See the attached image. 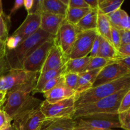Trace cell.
<instances>
[{"mask_svg": "<svg viewBox=\"0 0 130 130\" xmlns=\"http://www.w3.org/2000/svg\"><path fill=\"white\" fill-rule=\"evenodd\" d=\"M55 36L39 29L16 48L6 50V58L10 69H22L25 60L41 44Z\"/></svg>", "mask_w": 130, "mask_h": 130, "instance_id": "6da1fadb", "label": "cell"}, {"mask_svg": "<svg viewBox=\"0 0 130 130\" xmlns=\"http://www.w3.org/2000/svg\"><path fill=\"white\" fill-rule=\"evenodd\" d=\"M130 87V74L109 83L92 87L75 95V109L82 105L95 102L118 91Z\"/></svg>", "mask_w": 130, "mask_h": 130, "instance_id": "7a4b0ae2", "label": "cell"}, {"mask_svg": "<svg viewBox=\"0 0 130 130\" xmlns=\"http://www.w3.org/2000/svg\"><path fill=\"white\" fill-rule=\"evenodd\" d=\"M39 73L27 72L23 69H11L0 76V91L7 94L17 90L32 92Z\"/></svg>", "mask_w": 130, "mask_h": 130, "instance_id": "3957f363", "label": "cell"}, {"mask_svg": "<svg viewBox=\"0 0 130 130\" xmlns=\"http://www.w3.org/2000/svg\"><path fill=\"white\" fill-rule=\"evenodd\" d=\"M43 100L34 97L32 92L17 90L6 94L1 109L13 119L28 110L39 109Z\"/></svg>", "mask_w": 130, "mask_h": 130, "instance_id": "277c9868", "label": "cell"}, {"mask_svg": "<svg viewBox=\"0 0 130 130\" xmlns=\"http://www.w3.org/2000/svg\"><path fill=\"white\" fill-rule=\"evenodd\" d=\"M129 90L130 87L126 88L95 102L79 107L75 109L72 118L93 114H118L121 100Z\"/></svg>", "mask_w": 130, "mask_h": 130, "instance_id": "5b68a950", "label": "cell"}, {"mask_svg": "<svg viewBox=\"0 0 130 130\" xmlns=\"http://www.w3.org/2000/svg\"><path fill=\"white\" fill-rule=\"evenodd\" d=\"M74 130H98L121 128L118 114H93L73 119Z\"/></svg>", "mask_w": 130, "mask_h": 130, "instance_id": "8992f818", "label": "cell"}, {"mask_svg": "<svg viewBox=\"0 0 130 130\" xmlns=\"http://www.w3.org/2000/svg\"><path fill=\"white\" fill-rule=\"evenodd\" d=\"M40 27L39 14H27L22 24L6 41V50L16 48L19 44L36 32Z\"/></svg>", "mask_w": 130, "mask_h": 130, "instance_id": "52a82bcc", "label": "cell"}, {"mask_svg": "<svg viewBox=\"0 0 130 130\" xmlns=\"http://www.w3.org/2000/svg\"><path fill=\"white\" fill-rule=\"evenodd\" d=\"M39 109L46 118H72L75 110L74 96L53 104H50L46 100H43Z\"/></svg>", "mask_w": 130, "mask_h": 130, "instance_id": "ba28073f", "label": "cell"}, {"mask_svg": "<svg viewBox=\"0 0 130 130\" xmlns=\"http://www.w3.org/2000/svg\"><path fill=\"white\" fill-rule=\"evenodd\" d=\"M55 38L46 41L38 47L25 60L23 63V69L27 72H37L39 74L48 52L55 43Z\"/></svg>", "mask_w": 130, "mask_h": 130, "instance_id": "9c48e42d", "label": "cell"}, {"mask_svg": "<svg viewBox=\"0 0 130 130\" xmlns=\"http://www.w3.org/2000/svg\"><path fill=\"white\" fill-rule=\"evenodd\" d=\"M45 118L40 109H33L17 115L11 124L15 130H39Z\"/></svg>", "mask_w": 130, "mask_h": 130, "instance_id": "30bf717a", "label": "cell"}, {"mask_svg": "<svg viewBox=\"0 0 130 130\" xmlns=\"http://www.w3.org/2000/svg\"><path fill=\"white\" fill-rule=\"evenodd\" d=\"M78 33L74 25L67 22L65 19L55 36L56 44L60 47L67 61Z\"/></svg>", "mask_w": 130, "mask_h": 130, "instance_id": "8fae6325", "label": "cell"}, {"mask_svg": "<svg viewBox=\"0 0 130 130\" xmlns=\"http://www.w3.org/2000/svg\"><path fill=\"white\" fill-rule=\"evenodd\" d=\"M98 33L96 30L79 32L69 55L68 60L88 56L93 43Z\"/></svg>", "mask_w": 130, "mask_h": 130, "instance_id": "7c38bea8", "label": "cell"}, {"mask_svg": "<svg viewBox=\"0 0 130 130\" xmlns=\"http://www.w3.org/2000/svg\"><path fill=\"white\" fill-rule=\"evenodd\" d=\"M129 74L130 69L123 65L118 63H109L100 70L92 87L112 82Z\"/></svg>", "mask_w": 130, "mask_h": 130, "instance_id": "4fadbf2b", "label": "cell"}, {"mask_svg": "<svg viewBox=\"0 0 130 130\" xmlns=\"http://www.w3.org/2000/svg\"><path fill=\"white\" fill-rule=\"evenodd\" d=\"M66 62L67 60L65 58L62 50L60 47L56 44L55 40V43L50 50L45 62L39 74L43 73L49 70L60 68L62 67L66 63Z\"/></svg>", "mask_w": 130, "mask_h": 130, "instance_id": "5bb4252c", "label": "cell"}, {"mask_svg": "<svg viewBox=\"0 0 130 130\" xmlns=\"http://www.w3.org/2000/svg\"><path fill=\"white\" fill-rule=\"evenodd\" d=\"M76 91L67 87L64 81L46 92L43 93L46 101L50 104L74 96Z\"/></svg>", "mask_w": 130, "mask_h": 130, "instance_id": "9a60e30c", "label": "cell"}, {"mask_svg": "<svg viewBox=\"0 0 130 130\" xmlns=\"http://www.w3.org/2000/svg\"><path fill=\"white\" fill-rule=\"evenodd\" d=\"M65 19L66 18L63 17L41 13L40 14L39 29L53 36H55Z\"/></svg>", "mask_w": 130, "mask_h": 130, "instance_id": "2e32d148", "label": "cell"}, {"mask_svg": "<svg viewBox=\"0 0 130 130\" xmlns=\"http://www.w3.org/2000/svg\"><path fill=\"white\" fill-rule=\"evenodd\" d=\"M74 122L71 118H45L39 130H74Z\"/></svg>", "mask_w": 130, "mask_h": 130, "instance_id": "e0dca14e", "label": "cell"}, {"mask_svg": "<svg viewBox=\"0 0 130 130\" xmlns=\"http://www.w3.org/2000/svg\"><path fill=\"white\" fill-rule=\"evenodd\" d=\"M40 14L41 13L58 15L66 18L68 6L60 0H40Z\"/></svg>", "mask_w": 130, "mask_h": 130, "instance_id": "ac0fdd59", "label": "cell"}, {"mask_svg": "<svg viewBox=\"0 0 130 130\" xmlns=\"http://www.w3.org/2000/svg\"><path fill=\"white\" fill-rule=\"evenodd\" d=\"M66 63H65L62 67H60V68L49 70V71L43 72V73L39 74L36 85L33 91V94L34 95V94L38 93H42V90H43L44 85L47 82L55 77L64 75L66 73Z\"/></svg>", "mask_w": 130, "mask_h": 130, "instance_id": "d6986e66", "label": "cell"}, {"mask_svg": "<svg viewBox=\"0 0 130 130\" xmlns=\"http://www.w3.org/2000/svg\"><path fill=\"white\" fill-rule=\"evenodd\" d=\"M100 69H101L86 71L79 74L78 82L75 89L76 94L80 93L91 88Z\"/></svg>", "mask_w": 130, "mask_h": 130, "instance_id": "ffe728a7", "label": "cell"}, {"mask_svg": "<svg viewBox=\"0 0 130 130\" xmlns=\"http://www.w3.org/2000/svg\"><path fill=\"white\" fill-rule=\"evenodd\" d=\"M98 13L99 10L91 9V10L76 25H74L77 31L80 32L96 30Z\"/></svg>", "mask_w": 130, "mask_h": 130, "instance_id": "44dd1931", "label": "cell"}, {"mask_svg": "<svg viewBox=\"0 0 130 130\" xmlns=\"http://www.w3.org/2000/svg\"><path fill=\"white\" fill-rule=\"evenodd\" d=\"M111 24L109 17L99 11L96 30L98 34L111 43Z\"/></svg>", "mask_w": 130, "mask_h": 130, "instance_id": "7402d4cb", "label": "cell"}, {"mask_svg": "<svg viewBox=\"0 0 130 130\" xmlns=\"http://www.w3.org/2000/svg\"><path fill=\"white\" fill-rule=\"evenodd\" d=\"M90 58H91L89 56H87L83 58L69 59L66 63V73L71 72L78 74L83 73L85 72Z\"/></svg>", "mask_w": 130, "mask_h": 130, "instance_id": "603a6c76", "label": "cell"}, {"mask_svg": "<svg viewBox=\"0 0 130 130\" xmlns=\"http://www.w3.org/2000/svg\"><path fill=\"white\" fill-rule=\"evenodd\" d=\"M119 55V54L112 44L100 36V46L96 57L107 60H113Z\"/></svg>", "mask_w": 130, "mask_h": 130, "instance_id": "cb8c5ba5", "label": "cell"}, {"mask_svg": "<svg viewBox=\"0 0 130 130\" xmlns=\"http://www.w3.org/2000/svg\"><path fill=\"white\" fill-rule=\"evenodd\" d=\"M90 8H68L66 17V20L69 24L76 25L89 11Z\"/></svg>", "mask_w": 130, "mask_h": 130, "instance_id": "d4e9b609", "label": "cell"}, {"mask_svg": "<svg viewBox=\"0 0 130 130\" xmlns=\"http://www.w3.org/2000/svg\"><path fill=\"white\" fill-rule=\"evenodd\" d=\"M124 0H99V11L108 15L120 9Z\"/></svg>", "mask_w": 130, "mask_h": 130, "instance_id": "484cf974", "label": "cell"}, {"mask_svg": "<svg viewBox=\"0 0 130 130\" xmlns=\"http://www.w3.org/2000/svg\"><path fill=\"white\" fill-rule=\"evenodd\" d=\"M110 60L105 59V58L99 57L91 58L85 72L93 71V70L95 69H100L103 68L104 67L106 66L107 65L109 64Z\"/></svg>", "mask_w": 130, "mask_h": 130, "instance_id": "4316f807", "label": "cell"}, {"mask_svg": "<svg viewBox=\"0 0 130 130\" xmlns=\"http://www.w3.org/2000/svg\"><path fill=\"white\" fill-rule=\"evenodd\" d=\"M79 77V74L76 73L68 72L63 75L64 83L66 86L74 91L77 86V82H78Z\"/></svg>", "mask_w": 130, "mask_h": 130, "instance_id": "83f0119b", "label": "cell"}, {"mask_svg": "<svg viewBox=\"0 0 130 130\" xmlns=\"http://www.w3.org/2000/svg\"><path fill=\"white\" fill-rule=\"evenodd\" d=\"M8 23L10 24V20L4 18L0 14V39L3 41L6 42L8 38L9 29L8 27Z\"/></svg>", "mask_w": 130, "mask_h": 130, "instance_id": "f1b7e54d", "label": "cell"}, {"mask_svg": "<svg viewBox=\"0 0 130 130\" xmlns=\"http://www.w3.org/2000/svg\"><path fill=\"white\" fill-rule=\"evenodd\" d=\"M118 120L121 128L124 130H130V110L118 114Z\"/></svg>", "mask_w": 130, "mask_h": 130, "instance_id": "f546056e", "label": "cell"}, {"mask_svg": "<svg viewBox=\"0 0 130 130\" xmlns=\"http://www.w3.org/2000/svg\"><path fill=\"white\" fill-rule=\"evenodd\" d=\"M123 11V10L120 8L119 10H116V11H114V12H112L107 15L109 17L112 27L119 29V23H120Z\"/></svg>", "mask_w": 130, "mask_h": 130, "instance_id": "4dcf8cb0", "label": "cell"}, {"mask_svg": "<svg viewBox=\"0 0 130 130\" xmlns=\"http://www.w3.org/2000/svg\"><path fill=\"white\" fill-rule=\"evenodd\" d=\"M130 110V90L122 98L118 110V114Z\"/></svg>", "mask_w": 130, "mask_h": 130, "instance_id": "1f68e13d", "label": "cell"}, {"mask_svg": "<svg viewBox=\"0 0 130 130\" xmlns=\"http://www.w3.org/2000/svg\"><path fill=\"white\" fill-rule=\"evenodd\" d=\"M64 81V78H63V75L62 76H58V77H56L55 78L52 79L50 81H49L48 82H47L44 85V87H43V90H42V93L46 92V91H49L51 89H52L53 88H54L55 86H56L57 85H58V84L60 83L61 82Z\"/></svg>", "mask_w": 130, "mask_h": 130, "instance_id": "d6a6232c", "label": "cell"}, {"mask_svg": "<svg viewBox=\"0 0 130 130\" xmlns=\"http://www.w3.org/2000/svg\"><path fill=\"white\" fill-rule=\"evenodd\" d=\"M111 43L116 49H118L121 46L120 34L119 29L111 27Z\"/></svg>", "mask_w": 130, "mask_h": 130, "instance_id": "836d02e7", "label": "cell"}, {"mask_svg": "<svg viewBox=\"0 0 130 130\" xmlns=\"http://www.w3.org/2000/svg\"><path fill=\"white\" fill-rule=\"evenodd\" d=\"M119 30H129L130 31V19L128 14L124 10L123 11L121 19L119 23Z\"/></svg>", "mask_w": 130, "mask_h": 130, "instance_id": "e575fe53", "label": "cell"}, {"mask_svg": "<svg viewBox=\"0 0 130 130\" xmlns=\"http://www.w3.org/2000/svg\"><path fill=\"white\" fill-rule=\"evenodd\" d=\"M12 119L5 112L0 109V129L11 124Z\"/></svg>", "mask_w": 130, "mask_h": 130, "instance_id": "d590c367", "label": "cell"}, {"mask_svg": "<svg viewBox=\"0 0 130 130\" xmlns=\"http://www.w3.org/2000/svg\"><path fill=\"white\" fill-rule=\"evenodd\" d=\"M89 8L85 0H69L68 8Z\"/></svg>", "mask_w": 130, "mask_h": 130, "instance_id": "8d00e7d4", "label": "cell"}, {"mask_svg": "<svg viewBox=\"0 0 130 130\" xmlns=\"http://www.w3.org/2000/svg\"><path fill=\"white\" fill-rule=\"evenodd\" d=\"M99 46H100V36L98 34L96 38H95L93 43L91 51H90V53L89 54L90 55L89 57L90 58H94V57H96L98 51H99Z\"/></svg>", "mask_w": 130, "mask_h": 130, "instance_id": "74e56055", "label": "cell"}, {"mask_svg": "<svg viewBox=\"0 0 130 130\" xmlns=\"http://www.w3.org/2000/svg\"><path fill=\"white\" fill-rule=\"evenodd\" d=\"M121 44H130V31L129 30H119Z\"/></svg>", "mask_w": 130, "mask_h": 130, "instance_id": "f35d334b", "label": "cell"}, {"mask_svg": "<svg viewBox=\"0 0 130 130\" xmlns=\"http://www.w3.org/2000/svg\"><path fill=\"white\" fill-rule=\"evenodd\" d=\"M11 69L6 58L4 57V58H0V76L6 74Z\"/></svg>", "mask_w": 130, "mask_h": 130, "instance_id": "ab89813d", "label": "cell"}, {"mask_svg": "<svg viewBox=\"0 0 130 130\" xmlns=\"http://www.w3.org/2000/svg\"><path fill=\"white\" fill-rule=\"evenodd\" d=\"M23 6H24V1H22V0H16L14 3L13 5V7L10 10V14L8 15L9 19H10L11 15H13L17 10H19Z\"/></svg>", "mask_w": 130, "mask_h": 130, "instance_id": "60d3db41", "label": "cell"}, {"mask_svg": "<svg viewBox=\"0 0 130 130\" xmlns=\"http://www.w3.org/2000/svg\"><path fill=\"white\" fill-rule=\"evenodd\" d=\"M119 55L124 56H130V44H121L119 48L117 49Z\"/></svg>", "mask_w": 130, "mask_h": 130, "instance_id": "b9f144b4", "label": "cell"}, {"mask_svg": "<svg viewBox=\"0 0 130 130\" xmlns=\"http://www.w3.org/2000/svg\"><path fill=\"white\" fill-rule=\"evenodd\" d=\"M90 9L99 10V0H85Z\"/></svg>", "mask_w": 130, "mask_h": 130, "instance_id": "7bdbcfd3", "label": "cell"}, {"mask_svg": "<svg viewBox=\"0 0 130 130\" xmlns=\"http://www.w3.org/2000/svg\"><path fill=\"white\" fill-rule=\"evenodd\" d=\"M6 52V42L3 41L0 39V58L5 57Z\"/></svg>", "mask_w": 130, "mask_h": 130, "instance_id": "ee69618b", "label": "cell"}, {"mask_svg": "<svg viewBox=\"0 0 130 130\" xmlns=\"http://www.w3.org/2000/svg\"><path fill=\"white\" fill-rule=\"evenodd\" d=\"M33 5H34V0H24V6L27 11L28 13L32 8Z\"/></svg>", "mask_w": 130, "mask_h": 130, "instance_id": "f6af8a7d", "label": "cell"}, {"mask_svg": "<svg viewBox=\"0 0 130 130\" xmlns=\"http://www.w3.org/2000/svg\"><path fill=\"white\" fill-rule=\"evenodd\" d=\"M0 14H1V15H2L3 17L4 18H5V19H6L7 20H10V19H9L8 17V15H6V14L5 13V12H4L3 11V4H2V1L0 0Z\"/></svg>", "mask_w": 130, "mask_h": 130, "instance_id": "bcb514c9", "label": "cell"}, {"mask_svg": "<svg viewBox=\"0 0 130 130\" xmlns=\"http://www.w3.org/2000/svg\"><path fill=\"white\" fill-rule=\"evenodd\" d=\"M0 130H15V128H14V127L13 126L12 124H10V125H8L7 126H5L4 127V128H1V129H0Z\"/></svg>", "mask_w": 130, "mask_h": 130, "instance_id": "7dc6e473", "label": "cell"}, {"mask_svg": "<svg viewBox=\"0 0 130 130\" xmlns=\"http://www.w3.org/2000/svg\"><path fill=\"white\" fill-rule=\"evenodd\" d=\"M5 96H6V94L4 93L1 92V91H0V103L3 102L4 100V99H5Z\"/></svg>", "mask_w": 130, "mask_h": 130, "instance_id": "c3c4849f", "label": "cell"}, {"mask_svg": "<svg viewBox=\"0 0 130 130\" xmlns=\"http://www.w3.org/2000/svg\"><path fill=\"white\" fill-rule=\"evenodd\" d=\"M62 1V3L63 4H64L65 5H66L67 6H68L69 3V0H60Z\"/></svg>", "mask_w": 130, "mask_h": 130, "instance_id": "681fc988", "label": "cell"}, {"mask_svg": "<svg viewBox=\"0 0 130 130\" xmlns=\"http://www.w3.org/2000/svg\"><path fill=\"white\" fill-rule=\"evenodd\" d=\"M98 130H116V129H98Z\"/></svg>", "mask_w": 130, "mask_h": 130, "instance_id": "f907efd6", "label": "cell"}, {"mask_svg": "<svg viewBox=\"0 0 130 130\" xmlns=\"http://www.w3.org/2000/svg\"><path fill=\"white\" fill-rule=\"evenodd\" d=\"M2 104H3V102L0 103V109H1V106H2Z\"/></svg>", "mask_w": 130, "mask_h": 130, "instance_id": "816d5d0a", "label": "cell"}]
</instances>
